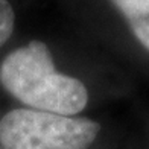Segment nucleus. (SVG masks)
<instances>
[{"mask_svg":"<svg viewBox=\"0 0 149 149\" xmlns=\"http://www.w3.org/2000/svg\"><path fill=\"white\" fill-rule=\"evenodd\" d=\"M100 131L97 122L18 108L0 119L5 149H87Z\"/></svg>","mask_w":149,"mask_h":149,"instance_id":"f03ea898","label":"nucleus"},{"mask_svg":"<svg viewBox=\"0 0 149 149\" xmlns=\"http://www.w3.org/2000/svg\"><path fill=\"white\" fill-rule=\"evenodd\" d=\"M0 84L37 111L72 116L82 111L88 100L87 88L79 79L56 72L50 52L41 41H31L3 59Z\"/></svg>","mask_w":149,"mask_h":149,"instance_id":"f257e3e1","label":"nucleus"},{"mask_svg":"<svg viewBox=\"0 0 149 149\" xmlns=\"http://www.w3.org/2000/svg\"><path fill=\"white\" fill-rule=\"evenodd\" d=\"M14 23L15 15L12 6L8 0H0V47L11 37L12 31H14Z\"/></svg>","mask_w":149,"mask_h":149,"instance_id":"20e7f679","label":"nucleus"},{"mask_svg":"<svg viewBox=\"0 0 149 149\" xmlns=\"http://www.w3.org/2000/svg\"><path fill=\"white\" fill-rule=\"evenodd\" d=\"M130 23L135 38L149 50V0H111Z\"/></svg>","mask_w":149,"mask_h":149,"instance_id":"7ed1b4c3","label":"nucleus"}]
</instances>
